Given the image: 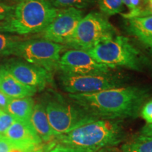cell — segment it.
Here are the masks:
<instances>
[{
  "mask_svg": "<svg viewBox=\"0 0 152 152\" xmlns=\"http://www.w3.org/2000/svg\"><path fill=\"white\" fill-rule=\"evenodd\" d=\"M151 96L149 88L123 86L87 94H68L73 103L97 119L136 118Z\"/></svg>",
  "mask_w": 152,
  "mask_h": 152,
  "instance_id": "obj_1",
  "label": "cell"
},
{
  "mask_svg": "<svg viewBox=\"0 0 152 152\" xmlns=\"http://www.w3.org/2000/svg\"><path fill=\"white\" fill-rule=\"evenodd\" d=\"M125 138L122 121L99 119L67 134L56 136L53 143L100 151L118 146Z\"/></svg>",
  "mask_w": 152,
  "mask_h": 152,
  "instance_id": "obj_2",
  "label": "cell"
},
{
  "mask_svg": "<svg viewBox=\"0 0 152 152\" xmlns=\"http://www.w3.org/2000/svg\"><path fill=\"white\" fill-rule=\"evenodd\" d=\"M58 9L47 0H22L13 14L0 21V33L19 35L39 34L56 17Z\"/></svg>",
  "mask_w": 152,
  "mask_h": 152,
  "instance_id": "obj_3",
  "label": "cell"
},
{
  "mask_svg": "<svg viewBox=\"0 0 152 152\" xmlns=\"http://www.w3.org/2000/svg\"><path fill=\"white\" fill-rule=\"evenodd\" d=\"M87 52L96 61L113 70L125 68L141 72L147 65L145 57L125 36L115 35Z\"/></svg>",
  "mask_w": 152,
  "mask_h": 152,
  "instance_id": "obj_4",
  "label": "cell"
},
{
  "mask_svg": "<svg viewBox=\"0 0 152 152\" xmlns=\"http://www.w3.org/2000/svg\"><path fill=\"white\" fill-rule=\"evenodd\" d=\"M47 118L55 137L99 120L59 94H55L45 104Z\"/></svg>",
  "mask_w": 152,
  "mask_h": 152,
  "instance_id": "obj_5",
  "label": "cell"
},
{
  "mask_svg": "<svg viewBox=\"0 0 152 152\" xmlns=\"http://www.w3.org/2000/svg\"><path fill=\"white\" fill-rule=\"evenodd\" d=\"M115 35V28L105 15L92 11L83 16L73 35L64 45L66 48L87 52L101 42Z\"/></svg>",
  "mask_w": 152,
  "mask_h": 152,
  "instance_id": "obj_6",
  "label": "cell"
},
{
  "mask_svg": "<svg viewBox=\"0 0 152 152\" xmlns=\"http://www.w3.org/2000/svg\"><path fill=\"white\" fill-rule=\"evenodd\" d=\"M65 48L64 45L42 38L20 40L15 47L12 55L53 73L58 71L61 56Z\"/></svg>",
  "mask_w": 152,
  "mask_h": 152,
  "instance_id": "obj_7",
  "label": "cell"
},
{
  "mask_svg": "<svg viewBox=\"0 0 152 152\" xmlns=\"http://www.w3.org/2000/svg\"><path fill=\"white\" fill-rule=\"evenodd\" d=\"M125 77L113 72L102 74L75 75L61 73L59 83L68 94H87L125 86Z\"/></svg>",
  "mask_w": 152,
  "mask_h": 152,
  "instance_id": "obj_8",
  "label": "cell"
},
{
  "mask_svg": "<svg viewBox=\"0 0 152 152\" xmlns=\"http://www.w3.org/2000/svg\"><path fill=\"white\" fill-rule=\"evenodd\" d=\"M58 71L61 73L87 75L109 73L113 69L96 61L87 51L69 49L61 56Z\"/></svg>",
  "mask_w": 152,
  "mask_h": 152,
  "instance_id": "obj_9",
  "label": "cell"
},
{
  "mask_svg": "<svg viewBox=\"0 0 152 152\" xmlns=\"http://www.w3.org/2000/svg\"><path fill=\"white\" fill-rule=\"evenodd\" d=\"M84 16L80 9L68 8L58 10L52 22L39 33L42 39L64 45L73 35L79 22Z\"/></svg>",
  "mask_w": 152,
  "mask_h": 152,
  "instance_id": "obj_10",
  "label": "cell"
},
{
  "mask_svg": "<svg viewBox=\"0 0 152 152\" xmlns=\"http://www.w3.org/2000/svg\"><path fill=\"white\" fill-rule=\"evenodd\" d=\"M3 67L22 84L37 91L44 90L52 82V72L25 61H9Z\"/></svg>",
  "mask_w": 152,
  "mask_h": 152,
  "instance_id": "obj_11",
  "label": "cell"
},
{
  "mask_svg": "<svg viewBox=\"0 0 152 152\" xmlns=\"http://www.w3.org/2000/svg\"><path fill=\"white\" fill-rule=\"evenodd\" d=\"M4 136L16 147L28 149L42 145V141L31 123L23 122L17 119L15 120Z\"/></svg>",
  "mask_w": 152,
  "mask_h": 152,
  "instance_id": "obj_12",
  "label": "cell"
},
{
  "mask_svg": "<svg viewBox=\"0 0 152 152\" xmlns=\"http://www.w3.org/2000/svg\"><path fill=\"white\" fill-rule=\"evenodd\" d=\"M125 20L128 33L152 52V16Z\"/></svg>",
  "mask_w": 152,
  "mask_h": 152,
  "instance_id": "obj_13",
  "label": "cell"
},
{
  "mask_svg": "<svg viewBox=\"0 0 152 152\" xmlns=\"http://www.w3.org/2000/svg\"><path fill=\"white\" fill-rule=\"evenodd\" d=\"M0 90L12 99L32 97L38 91L33 87L22 84L1 66Z\"/></svg>",
  "mask_w": 152,
  "mask_h": 152,
  "instance_id": "obj_14",
  "label": "cell"
},
{
  "mask_svg": "<svg viewBox=\"0 0 152 152\" xmlns=\"http://www.w3.org/2000/svg\"><path fill=\"white\" fill-rule=\"evenodd\" d=\"M31 124L42 142L52 144L55 134L49 124L45 104H35L31 116Z\"/></svg>",
  "mask_w": 152,
  "mask_h": 152,
  "instance_id": "obj_15",
  "label": "cell"
},
{
  "mask_svg": "<svg viewBox=\"0 0 152 152\" xmlns=\"http://www.w3.org/2000/svg\"><path fill=\"white\" fill-rule=\"evenodd\" d=\"M35 102L32 97L12 99L9 104L6 111L12 116L23 122L31 123Z\"/></svg>",
  "mask_w": 152,
  "mask_h": 152,
  "instance_id": "obj_16",
  "label": "cell"
},
{
  "mask_svg": "<svg viewBox=\"0 0 152 152\" xmlns=\"http://www.w3.org/2000/svg\"><path fill=\"white\" fill-rule=\"evenodd\" d=\"M121 152H152V136L134 137L123 144Z\"/></svg>",
  "mask_w": 152,
  "mask_h": 152,
  "instance_id": "obj_17",
  "label": "cell"
},
{
  "mask_svg": "<svg viewBox=\"0 0 152 152\" xmlns=\"http://www.w3.org/2000/svg\"><path fill=\"white\" fill-rule=\"evenodd\" d=\"M55 9L60 10L68 8L86 9L97 2V0H47Z\"/></svg>",
  "mask_w": 152,
  "mask_h": 152,
  "instance_id": "obj_18",
  "label": "cell"
},
{
  "mask_svg": "<svg viewBox=\"0 0 152 152\" xmlns=\"http://www.w3.org/2000/svg\"><path fill=\"white\" fill-rule=\"evenodd\" d=\"M101 13L105 16H113L121 14L124 9L122 0H97Z\"/></svg>",
  "mask_w": 152,
  "mask_h": 152,
  "instance_id": "obj_19",
  "label": "cell"
},
{
  "mask_svg": "<svg viewBox=\"0 0 152 152\" xmlns=\"http://www.w3.org/2000/svg\"><path fill=\"white\" fill-rule=\"evenodd\" d=\"M19 41L16 38L0 33V56L12 55L13 51Z\"/></svg>",
  "mask_w": 152,
  "mask_h": 152,
  "instance_id": "obj_20",
  "label": "cell"
},
{
  "mask_svg": "<svg viewBox=\"0 0 152 152\" xmlns=\"http://www.w3.org/2000/svg\"><path fill=\"white\" fill-rule=\"evenodd\" d=\"M16 118L8 112L0 109V134L4 135L5 133L14 123Z\"/></svg>",
  "mask_w": 152,
  "mask_h": 152,
  "instance_id": "obj_21",
  "label": "cell"
},
{
  "mask_svg": "<svg viewBox=\"0 0 152 152\" xmlns=\"http://www.w3.org/2000/svg\"><path fill=\"white\" fill-rule=\"evenodd\" d=\"M49 152H103L102 150L96 151V150L84 149V148H79L71 146L61 145L57 144L54 148H52Z\"/></svg>",
  "mask_w": 152,
  "mask_h": 152,
  "instance_id": "obj_22",
  "label": "cell"
},
{
  "mask_svg": "<svg viewBox=\"0 0 152 152\" xmlns=\"http://www.w3.org/2000/svg\"><path fill=\"white\" fill-rule=\"evenodd\" d=\"M140 115L146 121L147 124H152V98L144 103Z\"/></svg>",
  "mask_w": 152,
  "mask_h": 152,
  "instance_id": "obj_23",
  "label": "cell"
},
{
  "mask_svg": "<svg viewBox=\"0 0 152 152\" xmlns=\"http://www.w3.org/2000/svg\"><path fill=\"white\" fill-rule=\"evenodd\" d=\"M15 5L0 1V21L9 18L14 12Z\"/></svg>",
  "mask_w": 152,
  "mask_h": 152,
  "instance_id": "obj_24",
  "label": "cell"
},
{
  "mask_svg": "<svg viewBox=\"0 0 152 152\" xmlns=\"http://www.w3.org/2000/svg\"><path fill=\"white\" fill-rule=\"evenodd\" d=\"M149 16H152V0H146L144 5L133 16L132 18Z\"/></svg>",
  "mask_w": 152,
  "mask_h": 152,
  "instance_id": "obj_25",
  "label": "cell"
},
{
  "mask_svg": "<svg viewBox=\"0 0 152 152\" xmlns=\"http://www.w3.org/2000/svg\"><path fill=\"white\" fill-rule=\"evenodd\" d=\"M13 147V144L5 136H0V152H9Z\"/></svg>",
  "mask_w": 152,
  "mask_h": 152,
  "instance_id": "obj_26",
  "label": "cell"
},
{
  "mask_svg": "<svg viewBox=\"0 0 152 152\" xmlns=\"http://www.w3.org/2000/svg\"><path fill=\"white\" fill-rule=\"evenodd\" d=\"M11 99L12 98L0 90V109L6 111Z\"/></svg>",
  "mask_w": 152,
  "mask_h": 152,
  "instance_id": "obj_27",
  "label": "cell"
},
{
  "mask_svg": "<svg viewBox=\"0 0 152 152\" xmlns=\"http://www.w3.org/2000/svg\"><path fill=\"white\" fill-rule=\"evenodd\" d=\"M140 134L152 136V124H147L144 125L140 131Z\"/></svg>",
  "mask_w": 152,
  "mask_h": 152,
  "instance_id": "obj_28",
  "label": "cell"
},
{
  "mask_svg": "<svg viewBox=\"0 0 152 152\" xmlns=\"http://www.w3.org/2000/svg\"><path fill=\"white\" fill-rule=\"evenodd\" d=\"M3 1H6V2H7V4L8 3H13V4H18L20 2V1H21L22 0H3Z\"/></svg>",
  "mask_w": 152,
  "mask_h": 152,
  "instance_id": "obj_29",
  "label": "cell"
},
{
  "mask_svg": "<svg viewBox=\"0 0 152 152\" xmlns=\"http://www.w3.org/2000/svg\"><path fill=\"white\" fill-rule=\"evenodd\" d=\"M1 68L0 67V82H1Z\"/></svg>",
  "mask_w": 152,
  "mask_h": 152,
  "instance_id": "obj_30",
  "label": "cell"
},
{
  "mask_svg": "<svg viewBox=\"0 0 152 152\" xmlns=\"http://www.w3.org/2000/svg\"><path fill=\"white\" fill-rule=\"evenodd\" d=\"M0 136H1V134H0Z\"/></svg>",
  "mask_w": 152,
  "mask_h": 152,
  "instance_id": "obj_31",
  "label": "cell"
}]
</instances>
